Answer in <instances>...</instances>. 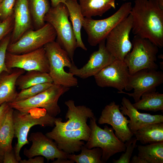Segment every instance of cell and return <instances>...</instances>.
<instances>
[{
    "instance_id": "obj_1",
    "label": "cell",
    "mask_w": 163,
    "mask_h": 163,
    "mask_svg": "<svg viewBox=\"0 0 163 163\" xmlns=\"http://www.w3.org/2000/svg\"><path fill=\"white\" fill-rule=\"evenodd\" d=\"M65 104L68 108L65 118L68 120L63 122L61 118H56L54 128L46 135L54 140L59 149L73 154L81 150L82 146L85 145L83 141L88 140L91 129L87 121L94 116L90 108L85 105L76 106L73 100L66 101Z\"/></svg>"
},
{
    "instance_id": "obj_2",
    "label": "cell",
    "mask_w": 163,
    "mask_h": 163,
    "mask_svg": "<svg viewBox=\"0 0 163 163\" xmlns=\"http://www.w3.org/2000/svg\"><path fill=\"white\" fill-rule=\"evenodd\" d=\"M130 14L135 35L149 40L158 48L163 46V10L156 0H135Z\"/></svg>"
},
{
    "instance_id": "obj_3",
    "label": "cell",
    "mask_w": 163,
    "mask_h": 163,
    "mask_svg": "<svg viewBox=\"0 0 163 163\" xmlns=\"http://www.w3.org/2000/svg\"><path fill=\"white\" fill-rule=\"evenodd\" d=\"M56 118L48 114L46 110L41 108H35L27 112H22L14 110L13 120L14 137L17 142L14 148V152L17 161L21 159L20 152L25 145L28 144V132L33 126L39 125L43 126L53 127Z\"/></svg>"
},
{
    "instance_id": "obj_4",
    "label": "cell",
    "mask_w": 163,
    "mask_h": 163,
    "mask_svg": "<svg viewBox=\"0 0 163 163\" xmlns=\"http://www.w3.org/2000/svg\"><path fill=\"white\" fill-rule=\"evenodd\" d=\"M69 17L66 5L61 3L56 7H50L45 16L44 21L53 27L56 34V42L73 61L77 43Z\"/></svg>"
},
{
    "instance_id": "obj_5",
    "label": "cell",
    "mask_w": 163,
    "mask_h": 163,
    "mask_svg": "<svg viewBox=\"0 0 163 163\" xmlns=\"http://www.w3.org/2000/svg\"><path fill=\"white\" fill-rule=\"evenodd\" d=\"M43 47L49 64V73L53 83L69 88L77 86V78L65 70L66 67L70 68L73 62L67 52L55 41L47 43Z\"/></svg>"
},
{
    "instance_id": "obj_6",
    "label": "cell",
    "mask_w": 163,
    "mask_h": 163,
    "mask_svg": "<svg viewBox=\"0 0 163 163\" xmlns=\"http://www.w3.org/2000/svg\"><path fill=\"white\" fill-rule=\"evenodd\" d=\"M69 89V88L53 84L46 90L34 96L8 104L13 109L22 112H27L35 108L44 109L48 114L55 117L61 112L58 104L59 97Z\"/></svg>"
},
{
    "instance_id": "obj_7",
    "label": "cell",
    "mask_w": 163,
    "mask_h": 163,
    "mask_svg": "<svg viewBox=\"0 0 163 163\" xmlns=\"http://www.w3.org/2000/svg\"><path fill=\"white\" fill-rule=\"evenodd\" d=\"M132 7L131 2H126L116 12L106 18L95 20L85 17L83 27L90 45L95 46L105 40L109 33L129 14Z\"/></svg>"
},
{
    "instance_id": "obj_8",
    "label": "cell",
    "mask_w": 163,
    "mask_h": 163,
    "mask_svg": "<svg viewBox=\"0 0 163 163\" xmlns=\"http://www.w3.org/2000/svg\"><path fill=\"white\" fill-rule=\"evenodd\" d=\"M132 50L126 56L124 61L131 75L144 69L157 70L156 62L158 47L149 40L135 35L132 40Z\"/></svg>"
},
{
    "instance_id": "obj_9",
    "label": "cell",
    "mask_w": 163,
    "mask_h": 163,
    "mask_svg": "<svg viewBox=\"0 0 163 163\" xmlns=\"http://www.w3.org/2000/svg\"><path fill=\"white\" fill-rule=\"evenodd\" d=\"M90 119L91 133L88 140L84 145L86 147L89 149L95 147L101 148L102 150L101 159L103 163H106L115 154L125 152L126 147L124 143L117 137L112 128L105 125L102 129L97 125L94 116Z\"/></svg>"
},
{
    "instance_id": "obj_10",
    "label": "cell",
    "mask_w": 163,
    "mask_h": 163,
    "mask_svg": "<svg viewBox=\"0 0 163 163\" xmlns=\"http://www.w3.org/2000/svg\"><path fill=\"white\" fill-rule=\"evenodd\" d=\"M56 37V34L53 27L46 23L39 29L28 30L17 41L10 43L7 52L17 54L29 53L55 41Z\"/></svg>"
},
{
    "instance_id": "obj_11",
    "label": "cell",
    "mask_w": 163,
    "mask_h": 163,
    "mask_svg": "<svg viewBox=\"0 0 163 163\" xmlns=\"http://www.w3.org/2000/svg\"><path fill=\"white\" fill-rule=\"evenodd\" d=\"M132 28V17L129 14L107 36L106 48L116 59L124 61L126 56L132 49V43L129 39Z\"/></svg>"
},
{
    "instance_id": "obj_12",
    "label": "cell",
    "mask_w": 163,
    "mask_h": 163,
    "mask_svg": "<svg viewBox=\"0 0 163 163\" xmlns=\"http://www.w3.org/2000/svg\"><path fill=\"white\" fill-rule=\"evenodd\" d=\"M163 83L162 72L144 69L130 75L125 89L129 91L133 89V93H127L123 91H118L117 93L125 94L132 97L136 102L139 101L143 93L156 91V88Z\"/></svg>"
},
{
    "instance_id": "obj_13",
    "label": "cell",
    "mask_w": 163,
    "mask_h": 163,
    "mask_svg": "<svg viewBox=\"0 0 163 163\" xmlns=\"http://www.w3.org/2000/svg\"><path fill=\"white\" fill-rule=\"evenodd\" d=\"M5 64L11 70L19 68L25 71L37 70L49 73V61L43 47L35 50L22 54H17L7 52Z\"/></svg>"
},
{
    "instance_id": "obj_14",
    "label": "cell",
    "mask_w": 163,
    "mask_h": 163,
    "mask_svg": "<svg viewBox=\"0 0 163 163\" xmlns=\"http://www.w3.org/2000/svg\"><path fill=\"white\" fill-rule=\"evenodd\" d=\"M130 75L125 62L115 59L94 77L98 86L112 87L122 91L127 85Z\"/></svg>"
},
{
    "instance_id": "obj_15",
    "label": "cell",
    "mask_w": 163,
    "mask_h": 163,
    "mask_svg": "<svg viewBox=\"0 0 163 163\" xmlns=\"http://www.w3.org/2000/svg\"><path fill=\"white\" fill-rule=\"evenodd\" d=\"M29 140L32 142V145L29 149L25 148L23 152L24 155L28 158L42 156L46 158L48 161L55 158L69 159V154L59 149L55 142L41 132L32 133Z\"/></svg>"
},
{
    "instance_id": "obj_16",
    "label": "cell",
    "mask_w": 163,
    "mask_h": 163,
    "mask_svg": "<svg viewBox=\"0 0 163 163\" xmlns=\"http://www.w3.org/2000/svg\"><path fill=\"white\" fill-rule=\"evenodd\" d=\"M98 45V50L92 53L85 65L82 68H78L73 61L71 67L69 68V72L74 76L85 79L94 76L113 62L116 59L106 48L105 40Z\"/></svg>"
},
{
    "instance_id": "obj_17",
    "label": "cell",
    "mask_w": 163,
    "mask_h": 163,
    "mask_svg": "<svg viewBox=\"0 0 163 163\" xmlns=\"http://www.w3.org/2000/svg\"><path fill=\"white\" fill-rule=\"evenodd\" d=\"M120 106L113 101L105 106L102 110L98 122L110 125L115 131V134L122 142L132 138L134 134L129 129V120L124 116L120 109Z\"/></svg>"
},
{
    "instance_id": "obj_18",
    "label": "cell",
    "mask_w": 163,
    "mask_h": 163,
    "mask_svg": "<svg viewBox=\"0 0 163 163\" xmlns=\"http://www.w3.org/2000/svg\"><path fill=\"white\" fill-rule=\"evenodd\" d=\"M120 107L121 112L130 119L128 127L134 133L138 129L146 124L156 123L163 122L162 115H152L149 113H141L133 106L128 99L123 97Z\"/></svg>"
},
{
    "instance_id": "obj_19",
    "label": "cell",
    "mask_w": 163,
    "mask_h": 163,
    "mask_svg": "<svg viewBox=\"0 0 163 163\" xmlns=\"http://www.w3.org/2000/svg\"><path fill=\"white\" fill-rule=\"evenodd\" d=\"M13 15L14 25L10 43L15 42L31 29L32 19L28 0H16Z\"/></svg>"
},
{
    "instance_id": "obj_20",
    "label": "cell",
    "mask_w": 163,
    "mask_h": 163,
    "mask_svg": "<svg viewBox=\"0 0 163 163\" xmlns=\"http://www.w3.org/2000/svg\"><path fill=\"white\" fill-rule=\"evenodd\" d=\"M14 69L10 72H3L0 75V106L5 103L14 101L17 94L16 82L25 71L19 68Z\"/></svg>"
},
{
    "instance_id": "obj_21",
    "label": "cell",
    "mask_w": 163,
    "mask_h": 163,
    "mask_svg": "<svg viewBox=\"0 0 163 163\" xmlns=\"http://www.w3.org/2000/svg\"><path fill=\"white\" fill-rule=\"evenodd\" d=\"M69 12L73 31L76 41L77 47L86 51L87 48L81 37V30L83 27L84 17L77 1L66 0L65 3Z\"/></svg>"
},
{
    "instance_id": "obj_22",
    "label": "cell",
    "mask_w": 163,
    "mask_h": 163,
    "mask_svg": "<svg viewBox=\"0 0 163 163\" xmlns=\"http://www.w3.org/2000/svg\"><path fill=\"white\" fill-rule=\"evenodd\" d=\"M116 0H79L81 11L84 17L101 16L111 8H115Z\"/></svg>"
},
{
    "instance_id": "obj_23",
    "label": "cell",
    "mask_w": 163,
    "mask_h": 163,
    "mask_svg": "<svg viewBox=\"0 0 163 163\" xmlns=\"http://www.w3.org/2000/svg\"><path fill=\"white\" fill-rule=\"evenodd\" d=\"M137 140L143 144L163 142V122L148 124L134 133Z\"/></svg>"
},
{
    "instance_id": "obj_24",
    "label": "cell",
    "mask_w": 163,
    "mask_h": 163,
    "mask_svg": "<svg viewBox=\"0 0 163 163\" xmlns=\"http://www.w3.org/2000/svg\"><path fill=\"white\" fill-rule=\"evenodd\" d=\"M13 110L14 109L11 107L0 126V152L3 154L5 152L13 149L12 143L14 136Z\"/></svg>"
},
{
    "instance_id": "obj_25",
    "label": "cell",
    "mask_w": 163,
    "mask_h": 163,
    "mask_svg": "<svg viewBox=\"0 0 163 163\" xmlns=\"http://www.w3.org/2000/svg\"><path fill=\"white\" fill-rule=\"evenodd\" d=\"M138 101L132 104L137 110L157 112L163 110V94L156 91L146 92Z\"/></svg>"
},
{
    "instance_id": "obj_26",
    "label": "cell",
    "mask_w": 163,
    "mask_h": 163,
    "mask_svg": "<svg viewBox=\"0 0 163 163\" xmlns=\"http://www.w3.org/2000/svg\"><path fill=\"white\" fill-rule=\"evenodd\" d=\"M45 83H53L49 73L31 70L21 75L17 80L16 85L18 89L22 90Z\"/></svg>"
},
{
    "instance_id": "obj_27",
    "label": "cell",
    "mask_w": 163,
    "mask_h": 163,
    "mask_svg": "<svg viewBox=\"0 0 163 163\" xmlns=\"http://www.w3.org/2000/svg\"><path fill=\"white\" fill-rule=\"evenodd\" d=\"M30 14L36 30L46 23L44 17L50 7L48 0H28Z\"/></svg>"
},
{
    "instance_id": "obj_28",
    "label": "cell",
    "mask_w": 163,
    "mask_h": 163,
    "mask_svg": "<svg viewBox=\"0 0 163 163\" xmlns=\"http://www.w3.org/2000/svg\"><path fill=\"white\" fill-rule=\"evenodd\" d=\"M137 147L138 156L148 163H163V142Z\"/></svg>"
},
{
    "instance_id": "obj_29",
    "label": "cell",
    "mask_w": 163,
    "mask_h": 163,
    "mask_svg": "<svg viewBox=\"0 0 163 163\" xmlns=\"http://www.w3.org/2000/svg\"><path fill=\"white\" fill-rule=\"evenodd\" d=\"M81 153L76 155L69 154L68 159L76 163H103L101 158L102 150L99 147L89 149L85 145L82 146Z\"/></svg>"
},
{
    "instance_id": "obj_30",
    "label": "cell",
    "mask_w": 163,
    "mask_h": 163,
    "mask_svg": "<svg viewBox=\"0 0 163 163\" xmlns=\"http://www.w3.org/2000/svg\"><path fill=\"white\" fill-rule=\"evenodd\" d=\"M53 84L51 83H41L21 90L18 93L14 101L24 100L34 96L46 90Z\"/></svg>"
},
{
    "instance_id": "obj_31",
    "label": "cell",
    "mask_w": 163,
    "mask_h": 163,
    "mask_svg": "<svg viewBox=\"0 0 163 163\" xmlns=\"http://www.w3.org/2000/svg\"><path fill=\"white\" fill-rule=\"evenodd\" d=\"M136 138L133 137L126 141L124 143L126 149L124 153L122 154L119 158L117 160L113 159V163H129L130 159L135 148L137 147Z\"/></svg>"
},
{
    "instance_id": "obj_32",
    "label": "cell",
    "mask_w": 163,
    "mask_h": 163,
    "mask_svg": "<svg viewBox=\"0 0 163 163\" xmlns=\"http://www.w3.org/2000/svg\"><path fill=\"white\" fill-rule=\"evenodd\" d=\"M9 34L0 42V75L3 72H10L5 64V58L8 46L10 43L11 35Z\"/></svg>"
},
{
    "instance_id": "obj_33",
    "label": "cell",
    "mask_w": 163,
    "mask_h": 163,
    "mask_svg": "<svg viewBox=\"0 0 163 163\" xmlns=\"http://www.w3.org/2000/svg\"><path fill=\"white\" fill-rule=\"evenodd\" d=\"M16 0H3L0 3V20L1 21L13 15Z\"/></svg>"
},
{
    "instance_id": "obj_34",
    "label": "cell",
    "mask_w": 163,
    "mask_h": 163,
    "mask_svg": "<svg viewBox=\"0 0 163 163\" xmlns=\"http://www.w3.org/2000/svg\"><path fill=\"white\" fill-rule=\"evenodd\" d=\"M14 25L13 15L0 22V42L12 31Z\"/></svg>"
},
{
    "instance_id": "obj_35",
    "label": "cell",
    "mask_w": 163,
    "mask_h": 163,
    "mask_svg": "<svg viewBox=\"0 0 163 163\" xmlns=\"http://www.w3.org/2000/svg\"><path fill=\"white\" fill-rule=\"evenodd\" d=\"M3 163H19L13 149L4 153Z\"/></svg>"
},
{
    "instance_id": "obj_36",
    "label": "cell",
    "mask_w": 163,
    "mask_h": 163,
    "mask_svg": "<svg viewBox=\"0 0 163 163\" xmlns=\"http://www.w3.org/2000/svg\"><path fill=\"white\" fill-rule=\"evenodd\" d=\"M11 108L7 103H5L0 106V126L7 113Z\"/></svg>"
},
{
    "instance_id": "obj_37",
    "label": "cell",
    "mask_w": 163,
    "mask_h": 163,
    "mask_svg": "<svg viewBox=\"0 0 163 163\" xmlns=\"http://www.w3.org/2000/svg\"><path fill=\"white\" fill-rule=\"evenodd\" d=\"M20 163H43L44 157L42 156H36L34 158H29L28 160L21 159L19 161Z\"/></svg>"
},
{
    "instance_id": "obj_38",
    "label": "cell",
    "mask_w": 163,
    "mask_h": 163,
    "mask_svg": "<svg viewBox=\"0 0 163 163\" xmlns=\"http://www.w3.org/2000/svg\"><path fill=\"white\" fill-rule=\"evenodd\" d=\"M130 163H148L145 160L141 158L139 156L135 155L132 158L131 161H130Z\"/></svg>"
},
{
    "instance_id": "obj_39",
    "label": "cell",
    "mask_w": 163,
    "mask_h": 163,
    "mask_svg": "<svg viewBox=\"0 0 163 163\" xmlns=\"http://www.w3.org/2000/svg\"><path fill=\"white\" fill-rule=\"evenodd\" d=\"M66 0H51L52 7H55L60 3H63L65 4Z\"/></svg>"
},
{
    "instance_id": "obj_40",
    "label": "cell",
    "mask_w": 163,
    "mask_h": 163,
    "mask_svg": "<svg viewBox=\"0 0 163 163\" xmlns=\"http://www.w3.org/2000/svg\"><path fill=\"white\" fill-rule=\"evenodd\" d=\"M159 7L163 10V0H156Z\"/></svg>"
},
{
    "instance_id": "obj_41",
    "label": "cell",
    "mask_w": 163,
    "mask_h": 163,
    "mask_svg": "<svg viewBox=\"0 0 163 163\" xmlns=\"http://www.w3.org/2000/svg\"><path fill=\"white\" fill-rule=\"evenodd\" d=\"M4 154L0 152V163H3Z\"/></svg>"
},
{
    "instance_id": "obj_42",
    "label": "cell",
    "mask_w": 163,
    "mask_h": 163,
    "mask_svg": "<svg viewBox=\"0 0 163 163\" xmlns=\"http://www.w3.org/2000/svg\"><path fill=\"white\" fill-rule=\"evenodd\" d=\"M158 57L159 58L163 59V55L161 54L158 56Z\"/></svg>"
},
{
    "instance_id": "obj_43",
    "label": "cell",
    "mask_w": 163,
    "mask_h": 163,
    "mask_svg": "<svg viewBox=\"0 0 163 163\" xmlns=\"http://www.w3.org/2000/svg\"><path fill=\"white\" fill-rule=\"evenodd\" d=\"M3 0H0V3L2 2Z\"/></svg>"
},
{
    "instance_id": "obj_44",
    "label": "cell",
    "mask_w": 163,
    "mask_h": 163,
    "mask_svg": "<svg viewBox=\"0 0 163 163\" xmlns=\"http://www.w3.org/2000/svg\"><path fill=\"white\" fill-rule=\"evenodd\" d=\"M123 1H126V0H123Z\"/></svg>"
},
{
    "instance_id": "obj_45",
    "label": "cell",
    "mask_w": 163,
    "mask_h": 163,
    "mask_svg": "<svg viewBox=\"0 0 163 163\" xmlns=\"http://www.w3.org/2000/svg\"><path fill=\"white\" fill-rule=\"evenodd\" d=\"M71 0L77 1V0Z\"/></svg>"
}]
</instances>
